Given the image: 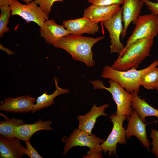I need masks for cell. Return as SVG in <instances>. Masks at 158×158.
I'll use <instances>...</instances> for the list:
<instances>
[{
	"mask_svg": "<svg viewBox=\"0 0 158 158\" xmlns=\"http://www.w3.org/2000/svg\"><path fill=\"white\" fill-rule=\"evenodd\" d=\"M36 99L29 95L5 98L0 105V110L13 113H29L31 112Z\"/></svg>",
	"mask_w": 158,
	"mask_h": 158,
	"instance_id": "obj_11",
	"label": "cell"
},
{
	"mask_svg": "<svg viewBox=\"0 0 158 158\" xmlns=\"http://www.w3.org/2000/svg\"><path fill=\"white\" fill-rule=\"evenodd\" d=\"M63 0H34L38 5L48 16L51 11V7L56 1H62Z\"/></svg>",
	"mask_w": 158,
	"mask_h": 158,
	"instance_id": "obj_24",
	"label": "cell"
},
{
	"mask_svg": "<svg viewBox=\"0 0 158 158\" xmlns=\"http://www.w3.org/2000/svg\"><path fill=\"white\" fill-rule=\"evenodd\" d=\"M92 4L98 6H107L113 4H123L125 0H87Z\"/></svg>",
	"mask_w": 158,
	"mask_h": 158,
	"instance_id": "obj_26",
	"label": "cell"
},
{
	"mask_svg": "<svg viewBox=\"0 0 158 158\" xmlns=\"http://www.w3.org/2000/svg\"><path fill=\"white\" fill-rule=\"evenodd\" d=\"M158 66V59L154 61L147 67L139 70L132 68L127 71H119L107 65L102 69L101 77L116 81L130 93L135 92L138 94L142 75L148 70Z\"/></svg>",
	"mask_w": 158,
	"mask_h": 158,
	"instance_id": "obj_3",
	"label": "cell"
},
{
	"mask_svg": "<svg viewBox=\"0 0 158 158\" xmlns=\"http://www.w3.org/2000/svg\"><path fill=\"white\" fill-rule=\"evenodd\" d=\"M40 32L46 42L53 45L63 37L70 34L62 25L57 24L52 19L45 22L42 28L40 29Z\"/></svg>",
	"mask_w": 158,
	"mask_h": 158,
	"instance_id": "obj_17",
	"label": "cell"
},
{
	"mask_svg": "<svg viewBox=\"0 0 158 158\" xmlns=\"http://www.w3.org/2000/svg\"><path fill=\"white\" fill-rule=\"evenodd\" d=\"M158 82V68L154 67L147 71L142 76L140 81L141 85L147 90L154 89Z\"/></svg>",
	"mask_w": 158,
	"mask_h": 158,
	"instance_id": "obj_22",
	"label": "cell"
},
{
	"mask_svg": "<svg viewBox=\"0 0 158 158\" xmlns=\"http://www.w3.org/2000/svg\"><path fill=\"white\" fill-rule=\"evenodd\" d=\"M122 8L110 18L102 22L105 28L108 31L111 39L110 53H116L119 54L124 48L120 40V37L123 27L122 24Z\"/></svg>",
	"mask_w": 158,
	"mask_h": 158,
	"instance_id": "obj_9",
	"label": "cell"
},
{
	"mask_svg": "<svg viewBox=\"0 0 158 158\" xmlns=\"http://www.w3.org/2000/svg\"><path fill=\"white\" fill-rule=\"evenodd\" d=\"M52 121H43L40 119L33 124H23L16 127L14 129L15 137L24 141L30 140L33 135L36 132L41 130H53L50 125Z\"/></svg>",
	"mask_w": 158,
	"mask_h": 158,
	"instance_id": "obj_18",
	"label": "cell"
},
{
	"mask_svg": "<svg viewBox=\"0 0 158 158\" xmlns=\"http://www.w3.org/2000/svg\"><path fill=\"white\" fill-rule=\"evenodd\" d=\"M12 0H0V7L9 5Z\"/></svg>",
	"mask_w": 158,
	"mask_h": 158,
	"instance_id": "obj_30",
	"label": "cell"
},
{
	"mask_svg": "<svg viewBox=\"0 0 158 158\" xmlns=\"http://www.w3.org/2000/svg\"><path fill=\"white\" fill-rule=\"evenodd\" d=\"M110 118L113 123V128L107 139L100 145V146L104 154L108 152V156L115 155L117 157V144H125L127 142L125 130L123 126V122L126 119L127 116L115 114L111 116Z\"/></svg>",
	"mask_w": 158,
	"mask_h": 158,
	"instance_id": "obj_7",
	"label": "cell"
},
{
	"mask_svg": "<svg viewBox=\"0 0 158 158\" xmlns=\"http://www.w3.org/2000/svg\"><path fill=\"white\" fill-rule=\"evenodd\" d=\"M121 8L120 5L114 4L102 6L92 4L88 6L84 11L83 17L92 21L98 23L104 21L111 18Z\"/></svg>",
	"mask_w": 158,
	"mask_h": 158,
	"instance_id": "obj_14",
	"label": "cell"
},
{
	"mask_svg": "<svg viewBox=\"0 0 158 158\" xmlns=\"http://www.w3.org/2000/svg\"><path fill=\"white\" fill-rule=\"evenodd\" d=\"M131 106L139 114L140 118L145 122L147 117L153 116L158 118V109H156L151 106L145 101L142 99L135 92L132 93Z\"/></svg>",
	"mask_w": 158,
	"mask_h": 158,
	"instance_id": "obj_20",
	"label": "cell"
},
{
	"mask_svg": "<svg viewBox=\"0 0 158 158\" xmlns=\"http://www.w3.org/2000/svg\"><path fill=\"white\" fill-rule=\"evenodd\" d=\"M134 29L128 38L126 45L117 58L121 57L128 47L136 41L145 38H154L158 34V16L152 13L140 15Z\"/></svg>",
	"mask_w": 158,
	"mask_h": 158,
	"instance_id": "obj_6",
	"label": "cell"
},
{
	"mask_svg": "<svg viewBox=\"0 0 158 158\" xmlns=\"http://www.w3.org/2000/svg\"><path fill=\"white\" fill-rule=\"evenodd\" d=\"M104 37L102 36L93 38L69 34L61 38L53 45L56 48L65 50L71 56L73 59L85 63L88 67H91L95 64L92 47Z\"/></svg>",
	"mask_w": 158,
	"mask_h": 158,
	"instance_id": "obj_1",
	"label": "cell"
},
{
	"mask_svg": "<svg viewBox=\"0 0 158 158\" xmlns=\"http://www.w3.org/2000/svg\"><path fill=\"white\" fill-rule=\"evenodd\" d=\"M0 115L5 118L4 120L0 121V135L5 137H15L14 129L16 127L25 123L23 120L14 117L10 119L2 113H0Z\"/></svg>",
	"mask_w": 158,
	"mask_h": 158,
	"instance_id": "obj_21",
	"label": "cell"
},
{
	"mask_svg": "<svg viewBox=\"0 0 158 158\" xmlns=\"http://www.w3.org/2000/svg\"><path fill=\"white\" fill-rule=\"evenodd\" d=\"M65 142L62 154L64 156L72 148L76 146H85L89 147L90 150L86 156L87 157H102L103 151L100 145L105 140L97 137L92 133L89 135L85 131L80 129H75L69 137L64 136L62 138Z\"/></svg>",
	"mask_w": 158,
	"mask_h": 158,
	"instance_id": "obj_4",
	"label": "cell"
},
{
	"mask_svg": "<svg viewBox=\"0 0 158 158\" xmlns=\"http://www.w3.org/2000/svg\"><path fill=\"white\" fill-rule=\"evenodd\" d=\"M0 48L1 49L6 52L7 54L9 55H11L12 54H15V53L8 48L3 46L1 44H0Z\"/></svg>",
	"mask_w": 158,
	"mask_h": 158,
	"instance_id": "obj_29",
	"label": "cell"
},
{
	"mask_svg": "<svg viewBox=\"0 0 158 158\" xmlns=\"http://www.w3.org/2000/svg\"><path fill=\"white\" fill-rule=\"evenodd\" d=\"M154 89H155L157 90H158V82L156 84L154 87Z\"/></svg>",
	"mask_w": 158,
	"mask_h": 158,
	"instance_id": "obj_32",
	"label": "cell"
},
{
	"mask_svg": "<svg viewBox=\"0 0 158 158\" xmlns=\"http://www.w3.org/2000/svg\"><path fill=\"white\" fill-rule=\"evenodd\" d=\"M109 106V104H105L97 107L94 104L88 113L84 115H79L78 116V128L86 132L89 135H91L97 118L101 116H107L108 115L105 113V111Z\"/></svg>",
	"mask_w": 158,
	"mask_h": 158,
	"instance_id": "obj_16",
	"label": "cell"
},
{
	"mask_svg": "<svg viewBox=\"0 0 158 158\" xmlns=\"http://www.w3.org/2000/svg\"><path fill=\"white\" fill-rule=\"evenodd\" d=\"M144 3L141 0H125L122 8V20L124 23L121 37L124 38L127 34V30L130 24H135L140 16Z\"/></svg>",
	"mask_w": 158,
	"mask_h": 158,
	"instance_id": "obj_13",
	"label": "cell"
},
{
	"mask_svg": "<svg viewBox=\"0 0 158 158\" xmlns=\"http://www.w3.org/2000/svg\"><path fill=\"white\" fill-rule=\"evenodd\" d=\"M11 15H18L27 23L33 22L40 28L49 17L40 6L33 1L26 5L22 4L17 0H12L9 5Z\"/></svg>",
	"mask_w": 158,
	"mask_h": 158,
	"instance_id": "obj_8",
	"label": "cell"
},
{
	"mask_svg": "<svg viewBox=\"0 0 158 158\" xmlns=\"http://www.w3.org/2000/svg\"><path fill=\"white\" fill-rule=\"evenodd\" d=\"M95 89H105L109 92L112 95V98L116 103L117 110L115 114L118 115L130 116L132 108L131 106L132 93L126 91L119 83L109 79V87L105 86L102 81L96 80L90 81Z\"/></svg>",
	"mask_w": 158,
	"mask_h": 158,
	"instance_id": "obj_5",
	"label": "cell"
},
{
	"mask_svg": "<svg viewBox=\"0 0 158 158\" xmlns=\"http://www.w3.org/2000/svg\"><path fill=\"white\" fill-rule=\"evenodd\" d=\"M0 36L2 37L3 34L8 32L9 29L7 25L10 16L11 11L9 5H6L0 7Z\"/></svg>",
	"mask_w": 158,
	"mask_h": 158,
	"instance_id": "obj_23",
	"label": "cell"
},
{
	"mask_svg": "<svg viewBox=\"0 0 158 158\" xmlns=\"http://www.w3.org/2000/svg\"><path fill=\"white\" fill-rule=\"evenodd\" d=\"M151 11V13L158 16V1L153 2L149 0H141Z\"/></svg>",
	"mask_w": 158,
	"mask_h": 158,
	"instance_id": "obj_28",
	"label": "cell"
},
{
	"mask_svg": "<svg viewBox=\"0 0 158 158\" xmlns=\"http://www.w3.org/2000/svg\"><path fill=\"white\" fill-rule=\"evenodd\" d=\"M55 85V90L51 94H47V92H44L41 95L38 97L36 99V103L34 104L33 109L31 111L32 113L40 110L46 108L54 103V99L59 95L68 93L69 90L67 89H63L59 87L58 85V79L56 77L54 78Z\"/></svg>",
	"mask_w": 158,
	"mask_h": 158,
	"instance_id": "obj_19",
	"label": "cell"
},
{
	"mask_svg": "<svg viewBox=\"0 0 158 158\" xmlns=\"http://www.w3.org/2000/svg\"><path fill=\"white\" fill-rule=\"evenodd\" d=\"M16 137L0 136V158H21L25 154L26 150Z\"/></svg>",
	"mask_w": 158,
	"mask_h": 158,
	"instance_id": "obj_15",
	"label": "cell"
},
{
	"mask_svg": "<svg viewBox=\"0 0 158 158\" xmlns=\"http://www.w3.org/2000/svg\"><path fill=\"white\" fill-rule=\"evenodd\" d=\"M62 25L69 31L70 34L75 35H81L85 33L94 35L99 32L100 28L98 23L84 17L64 20Z\"/></svg>",
	"mask_w": 158,
	"mask_h": 158,
	"instance_id": "obj_12",
	"label": "cell"
},
{
	"mask_svg": "<svg viewBox=\"0 0 158 158\" xmlns=\"http://www.w3.org/2000/svg\"><path fill=\"white\" fill-rule=\"evenodd\" d=\"M24 1L27 4H28L33 1V0H21Z\"/></svg>",
	"mask_w": 158,
	"mask_h": 158,
	"instance_id": "obj_31",
	"label": "cell"
},
{
	"mask_svg": "<svg viewBox=\"0 0 158 158\" xmlns=\"http://www.w3.org/2000/svg\"><path fill=\"white\" fill-rule=\"evenodd\" d=\"M153 38L148 37L139 40L132 44L123 55L117 58L111 66L115 70L124 71L137 68L145 59L150 56L154 44Z\"/></svg>",
	"mask_w": 158,
	"mask_h": 158,
	"instance_id": "obj_2",
	"label": "cell"
},
{
	"mask_svg": "<svg viewBox=\"0 0 158 158\" xmlns=\"http://www.w3.org/2000/svg\"><path fill=\"white\" fill-rule=\"evenodd\" d=\"M155 0L157 1H158V0Z\"/></svg>",
	"mask_w": 158,
	"mask_h": 158,
	"instance_id": "obj_33",
	"label": "cell"
},
{
	"mask_svg": "<svg viewBox=\"0 0 158 158\" xmlns=\"http://www.w3.org/2000/svg\"><path fill=\"white\" fill-rule=\"evenodd\" d=\"M26 146L25 154L30 158H42L37 150L31 145L30 140L24 141Z\"/></svg>",
	"mask_w": 158,
	"mask_h": 158,
	"instance_id": "obj_27",
	"label": "cell"
},
{
	"mask_svg": "<svg viewBox=\"0 0 158 158\" xmlns=\"http://www.w3.org/2000/svg\"><path fill=\"white\" fill-rule=\"evenodd\" d=\"M126 119L128 121L127 128L125 130L126 139H129L132 136L136 137L142 146L149 151L151 144L147 137L146 126L148 124L154 122L145 123L133 109L131 115L127 116Z\"/></svg>",
	"mask_w": 158,
	"mask_h": 158,
	"instance_id": "obj_10",
	"label": "cell"
},
{
	"mask_svg": "<svg viewBox=\"0 0 158 158\" xmlns=\"http://www.w3.org/2000/svg\"><path fill=\"white\" fill-rule=\"evenodd\" d=\"M150 137L152 140L151 143L152 146L151 152L158 158V131L152 128Z\"/></svg>",
	"mask_w": 158,
	"mask_h": 158,
	"instance_id": "obj_25",
	"label": "cell"
}]
</instances>
